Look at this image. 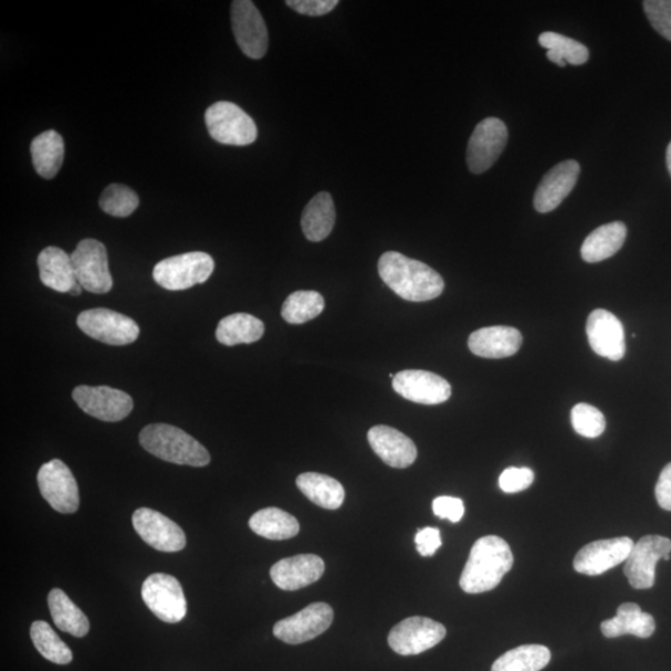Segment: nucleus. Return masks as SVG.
<instances>
[{
    "mask_svg": "<svg viewBox=\"0 0 671 671\" xmlns=\"http://www.w3.org/2000/svg\"><path fill=\"white\" fill-rule=\"evenodd\" d=\"M379 272L384 284L407 301H431L442 296L445 288L434 269L397 251H387L380 258Z\"/></svg>",
    "mask_w": 671,
    "mask_h": 671,
    "instance_id": "f257e3e1",
    "label": "nucleus"
},
{
    "mask_svg": "<svg viewBox=\"0 0 671 671\" xmlns=\"http://www.w3.org/2000/svg\"><path fill=\"white\" fill-rule=\"evenodd\" d=\"M513 565L509 543L494 534L479 539L471 548L469 560L460 577L461 590L479 594L497 589Z\"/></svg>",
    "mask_w": 671,
    "mask_h": 671,
    "instance_id": "f03ea898",
    "label": "nucleus"
},
{
    "mask_svg": "<svg viewBox=\"0 0 671 671\" xmlns=\"http://www.w3.org/2000/svg\"><path fill=\"white\" fill-rule=\"evenodd\" d=\"M140 443L147 452L168 463L194 468L211 463V455L198 440L170 424L144 427L140 433Z\"/></svg>",
    "mask_w": 671,
    "mask_h": 671,
    "instance_id": "7ed1b4c3",
    "label": "nucleus"
},
{
    "mask_svg": "<svg viewBox=\"0 0 671 671\" xmlns=\"http://www.w3.org/2000/svg\"><path fill=\"white\" fill-rule=\"evenodd\" d=\"M214 268L211 256L192 251L160 261L153 269V279L166 290L181 291L203 284L211 278Z\"/></svg>",
    "mask_w": 671,
    "mask_h": 671,
    "instance_id": "20e7f679",
    "label": "nucleus"
},
{
    "mask_svg": "<svg viewBox=\"0 0 671 671\" xmlns=\"http://www.w3.org/2000/svg\"><path fill=\"white\" fill-rule=\"evenodd\" d=\"M206 124L211 138L228 146H249L258 139V129L253 119L228 101H219L206 111Z\"/></svg>",
    "mask_w": 671,
    "mask_h": 671,
    "instance_id": "39448f33",
    "label": "nucleus"
},
{
    "mask_svg": "<svg viewBox=\"0 0 671 671\" xmlns=\"http://www.w3.org/2000/svg\"><path fill=\"white\" fill-rule=\"evenodd\" d=\"M142 600L149 610L164 623H180L187 614V601L182 585L170 574L153 573L147 577L142 585Z\"/></svg>",
    "mask_w": 671,
    "mask_h": 671,
    "instance_id": "423d86ee",
    "label": "nucleus"
},
{
    "mask_svg": "<svg viewBox=\"0 0 671 671\" xmlns=\"http://www.w3.org/2000/svg\"><path fill=\"white\" fill-rule=\"evenodd\" d=\"M78 327L89 338L110 345H128L140 336L139 324L134 320L109 309L81 312Z\"/></svg>",
    "mask_w": 671,
    "mask_h": 671,
    "instance_id": "0eeeda50",
    "label": "nucleus"
},
{
    "mask_svg": "<svg viewBox=\"0 0 671 671\" xmlns=\"http://www.w3.org/2000/svg\"><path fill=\"white\" fill-rule=\"evenodd\" d=\"M79 284L89 292L108 293L113 287L107 248L97 239H83L71 254Z\"/></svg>",
    "mask_w": 671,
    "mask_h": 671,
    "instance_id": "6e6552de",
    "label": "nucleus"
},
{
    "mask_svg": "<svg viewBox=\"0 0 671 671\" xmlns=\"http://www.w3.org/2000/svg\"><path fill=\"white\" fill-rule=\"evenodd\" d=\"M447 629L431 618L411 617L392 628L388 644L400 655H418L443 641Z\"/></svg>",
    "mask_w": 671,
    "mask_h": 671,
    "instance_id": "1a4fd4ad",
    "label": "nucleus"
},
{
    "mask_svg": "<svg viewBox=\"0 0 671 671\" xmlns=\"http://www.w3.org/2000/svg\"><path fill=\"white\" fill-rule=\"evenodd\" d=\"M38 487L41 497L49 505L61 513H73L79 510L80 495L76 477L66 463L52 459L40 468Z\"/></svg>",
    "mask_w": 671,
    "mask_h": 671,
    "instance_id": "9d476101",
    "label": "nucleus"
},
{
    "mask_svg": "<svg viewBox=\"0 0 671 671\" xmlns=\"http://www.w3.org/2000/svg\"><path fill=\"white\" fill-rule=\"evenodd\" d=\"M509 134L507 124L497 118L482 120L469 140L467 163L470 172L481 174L490 170L505 150Z\"/></svg>",
    "mask_w": 671,
    "mask_h": 671,
    "instance_id": "9b49d317",
    "label": "nucleus"
},
{
    "mask_svg": "<svg viewBox=\"0 0 671 671\" xmlns=\"http://www.w3.org/2000/svg\"><path fill=\"white\" fill-rule=\"evenodd\" d=\"M233 33L241 51L250 59L264 58L269 34L263 16L250 0H236L230 8Z\"/></svg>",
    "mask_w": 671,
    "mask_h": 671,
    "instance_id": "f8f14e48",
    "label": "nucleus"
},
{
    "mask_svg": "<svg viewBox=\"0 0 671 671\" xmlns=\"http://www.w3.org/2000/svg\"><path fill=\"white\" fill-rule=\"evenodd\" d=\"M73 401L87 414L103 422H120L132 412V398L108 385H79L72 392Z\"/></svg>",
    "mask_w": 671,
    "mask_h": 671,
    "instance_id": "ddd939ff",
    "label": "nucleus"
},
{
    "mask_svg": "<svg viewBox=\"0 0 671 671\" xmlns=\"http://www.w3.org/2000/svg\"><path fill=\"white\" fill-rule=\"evenodd\" d=\"M671 552V541L658 534H649L634 543L624 565V574L635 590L652 589L660 559Z\"/></svg>",
    "mask_w": 671,
    "mask_h": 671,
    "instance_id": "4468645a",
    "label": "nucleus"
},
{
    "mask_svg": "<svg viewBox=\"0 0 671 671\" xmlns=\"http://www.w3.org/2000/svg\"><path fill=\"white\" fill-rule=\"evenodd\" d=\"M333 622V611L328 603H312L297 614L279 621L272 632L288 644H301L312 641L327 632Z\"/></svg>",
    "mask_w": 671,
    "mask_h": 671,
    "instance_id": "2eb2a0df",
    "label": "nucleus"
},
{
    "mask_svg": "<svg viewBox=\"0 0 671 671\" xmlns=\"http://www.w3.org/2000/svg\"><path fill=\"white\" fill-rule=\"evenodd\" d=\"M132 523L139 537L154 550L178 552L186 548L183 530L159 511L149 508L136 510Z\"/></svg>",
    "mask_w": 671,
    "mask_h": 671,
    "instance_id": "dca6fc26",
    "label": "nucleus"
},
{
    "mask_svg": "<svg viewBox=\"0 0 671 671\" xmlns=\"http://www.w3.org/2000/svg\"><path fill=\"white\" fill-rule=\"evenodd\" d=\"M393 390L405 400L425 405L444 403L452 395V385L443 377L421 370L397 373Z\"/></svg>",
    "mask_w": 671,
    "mask_h": 671,
    "instance_id": "f3484780",
    "label": "nucleus"
},
{
    "mask_svg": "<svg viewBox=\"0 0 671 671\" xmlns=\"http://www.w3.org/2000/svg\"><path fill=\"white\" fill-rule=\"evenodd\" d=\"M633 547L629 538L594 541L575 554L573 568L581 574L600 575L625 562Z\"/></svg>",
    "mask_w": 671,
    "mask_h": 671,
    "instance_id": "a211bd4d",
    "label": "nucleus"
},
{
    "mask_svg": "<svg viewBox=\"0 0 671 671\" xmlns=\"http://www.w3.org/2000/svg\"><path fill=\"white\" fill-rule=\"evenodd\" d=\"M587 338L601 358L618 362L624 358L625 333L620 319L610 311L594 310L587 320Z\"/></svg>",
    "mask_w": 671,
    "mask_h": 671,
    "instance_id": "6ab92c4d",
    "label": "nucleus"
},
{
    "mask_svg": "<svg viewBox=\"0 0 671 671\" xmlns=\"http://www.w3.org/2000/svg\"><path fill=\"white\" fill-rule=\"evenodd\" d=\"M581 173V167L575 161H564L555 164L543 176L533 198V207L539 213H550L559 208L573 191Z\"/></svg>",
    "mask_w": 671,
    "mask_h": 671,
    "instance_id": "aec40b11",
    "label": "nucleus"
},
{
    "mask_svg": "<svg viewBox=\"0 0 671 671\" xmlns=\"http://www.w3.org/2000/svg\"><path fill=\"white\" fill-rule=\"evenodd\" d=\"M324 572V562L317 554H298L272 565V582L284 591H298L318 582Z\"/></svg>",
    "mask_w": 671,
    "mask_h": 671,
    "instance_id": "412c9836",
    "label": "nucleus"
},
{
    "mask_svg": "<svg viewBox=\"0 0 671 671\" xmlns=\"http://www.w3.org/2000/svg\"><path fill=\"white\" fill-rule=\"evenodd\" d=\"M373 452L387 465L405 469L414 464L418 450L411 438L388 425H375L367 434Z\"/></svg>",
    "mask_w": 671,
    "mask_h": 671,
    "instance_id": "4be33fe9",
    "label": "nucleus"
},
{
    "mask_svg": "<svg viewBox=\"0 0 671 671\" xmlns=\"http://www.w3.org/2000/svg\"><path fill=\"white\" fill-rule=\"evenodd\" d=\"M469 349L482 359H505L521 349L522 334L515 328L491 327L470 334Z\"/></svg>",
    "mask_w": 671,
    "mask_h": 671,
    "instance_id": "5701e85b",
    "label": "nucleus"
},
{
    "mask_svg": "<svg viewBox=\"0 0 671 671\" xmlns=\"http://www.w3.org/2000/svg\"><path fill=\"white\" fill-rule=\"evenodd\" d=\"M40 280L58 292H70L79 282L71 256L57 247H48L38 257Z\"/></svg>",
    "mask_w": 671,
    "mask_h": 671,
    "instance_id": "b1692460",
    "label": "nucleus"
},
{
    "mask_svg": "<svg viewBox=\"0 0 671 671\" xmlns=\"http://www.w3.org/2000/svg\"><path fill=\"white\" fill-rule=\"evenodd\" d=\"M655 628L653 615L644 613L635 603H623L618 608L617 615L601 625L602 633L607 638L632 634L645 639L653 635Z\"/></svg>",
    "mask_w": 671,
    "mask_h": 671,
    "instance_id": "393cba45",
    "label": "nucleus"
},
{
    "mask_svg": "<svg viewBox=\"0 0 671 671\" xmlns=\"http://www.w3.org/2000/svg\"><path fill=\"white\" fill-rule=\"evenodd\" d=\"M627 227L622 222H613L597 228L585 238L581 248V256L585 263H600L612 258L624 244Z\"/></svg>",
    "mask_w": 671,
    "mask_h": 671,
    "instance_id": "a878e982",
    "label": "nucleus"
},
{
    "mask_svg": "<svg viewBox=\"0 0 671 671\" xmlns=\"http://www.w3.org/2000/svg\"><path fill=\"white\" fill-rule=\"evenodd\" d=\"M31 160L36 171L46 180L54 178L64 162L66 143L61 134L54 130L37 136L30 146Z\"/></svg>",
    "mask_w": 671,
    "mask_h": 671,
    "instance_id": "bb28decb",
    "label": "nucleus"
},
{
    "mask_svg": "<svg viewBox=\"0 0 671 671\" xmlns=\"http://www.w3.org/2000/svg\"><path fill=\"white\" fill-rule=\"evenodd\" d=\"M336 209L330 193L321 192L314 196L301 218L303 234L314 243L327 239L334 227Z\"/></svg>",
    "mask_w": 671,
    "mask_h": 671,
    "instance_id": "cd10ccee",
    "label": "nucleus"
},
{
    "mask_svg": "<svg viewBox=\"0 0 671 671\" xmlns=\"http://www.w3.org/2000/svg\"><path fill=\"white\" fill-rule=\"evenodd\" d=\"M297 485L314 505L328 510H338L345 498L339 480L319 473H303L298 477Z\"/></svg>",
    "mask_w": 671,
    "mask_h": 671,
    "instance_id": "c85d7f7f",
    "label": "nucleus"
},
{
    "mask_svg": "<svg viewBox=\"0 0 671 671\" xmlns=\"http://www.w3.org/2000/svg\"><path fill=\"white\" fill-rule=\"evenodd\" d=\"M48 604L52 621L60 631L78 638L86 637L89 633L88 617L69 599L64 591L60 589L52 590L48 595Z\"/></svg>",
    "mask_w": 671,
    "mask_h": 671,
    "instance_id": "c756f323",
    "label": "nucleus"
},
{
    "mask_svg": "<svg viewBox=\"0 0 671 671\" xmlns=\"http://www.w3.org/2000/svg\"><path fill=\"white\" fill-rule=\"evenodd\" d=\"M266 324L249 313H233L220 320L216 338L226 345L254 343L263 338Z\"/></svg>",
    "mask_w": 671,
    "mask_h": 671,
    "instance_id": "7c9ffc66",
    "label": "nucleus"
},
{
    "mask_svg": "<svg viewBox=\"0 0 671 671\" xmlns=\"http://www.w3.org/2000/svg\"><path fill=\"white\" fill-rule=\"evenodd\" d=\"M249 527L259 537L277 541L296 538L300 531L299 521L278 508L259 510L250 518Z\"/></svg>",
    "mask_w": 671,
    "mask_h": 671,
    "instance_id": "2f4dec72",
    "label": "nucleus"
},
{
    "mask_svg": "<svg viewBox=\"0 0 671 671\" xmlns=\"http://www.w3.org/2000/svg\"><path fill=\"white\" fill-rule=\"evenodd\" d=\"M551 660L550 649L539 644L521 645L502 654L491 671H540Z\"/></svg>",
    "mask_w": 671,
    "mask_h": 671,
    "instance_id": "473e14b6",
    "label": "nucleus"
},
{
    "mask_svg": "<svg viewBox=\"0 0 671 671\" xmlns=\"http://www.w3.org/2000/svg\"><path fill=\"white\" fill-rule=\"evenodd\" d=\"M539 43L542 48L549 50V60L561 68L565 67V62H570L572 66H583L590 59V50L580 41L553 33V31L542 33Z\"/></svg>",
    "mask_w": 671,
    "mask_h": 671,
    "instance_id": "72a5a7b5",
    "label": "nucleus"
},
{
    "mask_svg": "<svg viewBox=\"0 0 671 671\" xmlns=\"http://www.w3.org/2000/svg\"><path fill=\"white\" fill-rule=\"evenodd\" d=\"M30 638L38 652L49 662L58 665H67L72 662L71 649L61 641L54 629L47 622L37 621L31 624Z\"/></svg>",
    "mask_w": 671,
    "mask_h": 671,
    "instance_id": "f704fd0d",
    "label": "nucleus"
},
{
    "mask_svg": "<svg viewBox=\"0 0 671 671\" xmlns=\"http://www.w3.org/2000/svg\"><path fill=\"white\" fill-rule=\"evenodd\" d=\"M324 310V299L317 291H297L286 300L281 317L288 323L301 324L317 319Z\"/></svg>",
    "mask_w": 671,
    "mask_h": 671,
    "instance_id": "c9c22d12",
    "label": "nucleus"
},
{
    "mask_svg": "<svg viewBox=\"0 0 671 671\" xmlns=\"http://www.w3.org/2000/svg\"><path fill=\"white\" fill-rule=\"evenodd\" d=\"M99 203L104 213L126 218L139 208L140 199L131 188L113 183L102 192Z\"/></svg>",
    "mask_w": 671,
    "mask_h": 671,
    "instance_id": "e433bc0d",
    "label": "nucleus"
},
{
    "mask_svg": "<svg viewBox=\"0 0 671 671\" xmlns=\"http://www.w3.org/2000/svg\"><path fill=\"white\" fill-rule=\"evenodd\" d=\"M571 423L577 433L585 438H599L605 431V418L599 408L580 403L572 408Z\"/></svg>",
    "mask_w": 671,
    "mask_h": 671,
    "instance_id": "4c0bfd02",
    "label": "nucleus"
},
{
    "mask_svg": "<svg viewBox=\"0 0 671 671\" xmlns=\"http://www.w3.org/2000/svg\"><path fill=\"white\" fill-rule=\"evenodd\" d=\"M643 7L650 24L671 41V0H647Z\"/></svg>",
    "mask_w": 671,
    "mask_h": 671,
    "instance_id": "58836bf2",
    "label": "nucleus"
},
{
    "mask_svg": "<svg viewBox=\"0 0 671 671\" xmlns=\"http://www.w3.org/2000/svg\"><path fill=\"white\" fill-rule=\"evenodd\" d=\"M533 480L534 473L531 469L512 467L502 471L499 485L507 494H517V492L529 489Z\"/></svg>",
    "mask_w": 671,
    "mask_h": 671,
    "instance_id": "ea45409f",
    "label": "nucleus"
},
{
    "mask_svg": "<svg viewBox=\"0 0 671 671\" xmlns=\"http://www.w3.org/2000/svg\"><path fill=\"white\" fill-rule=\"evenodd\" d=\"M287 6L308 17L327 16L339 6V0H288Z\"/></svg>",
    "mask_w": 671,
    "mask_h": 671,
    "instance_id": "a19ab883",
    "label": "nucleus"
},
{
    "mask_svg": "<svg viewBox=\"0 0 671 671\" xmlns=\"http://www.w3.org/2000/svg\"><path fill=\"white\" fill-rule=\"evenodd\" d=\"M433 511L440 519L457 523L463 519L465 507L463 500L453 497H439L433 501Z\"/></svg>",
    "mask_w": 671,
    "mask_h": 671,
    "instance_id": "79ce46f5",
    "label": "nucleus"
},
{
    "mask_svg": "<svg viewBox=\"0 0 671 671\" xmlns=\"http://www.w3.org/2000/svg\"><path fill=\"white\" fill-rule=\"evenodd\" d=\"M417 551L429 558L433 555L440 547H442V538H440V531L435 528H424L418 530L415 534Z\"/></svg>",
    "mask_w": 671,
    "mask_h": 671,
    "instance_id": "37998d69",
    "label": "nucleus"
},
{
    "mask_svg": "<svg viewBox=\"0 0 671 671\" xmlns=\"http://www.w3.org/2000/svg\"><path fill=\"white\" fill-rule=\"evenodd\" d=\"M655 497L660 508L671 511V463L663 469L659 477Z\"/></svg>",
    "mask_w": 671,
    "mask_h": 671,
    "instance_id": "c03bdc74",
    "label": "nucleus"
},
{
    "mask_svg": "<svg viewBox=\"0 0 671 671\" xmlns=\"http://www.w3.org/2000/svg\"><path fill=\"white\" fill-rule=\"evenodd\" d=\"M667 164H668V170L669 173L671 176V142L668 146V151H667Z\"/></svg>",
    "mask_w": 671,
    "mask_h": 671,
    "instance_id": "a18cd8bd",
    "label": "nucleus"
},
{
    "mask_svg": "<svg viewBox=\"0 0 671 671\" xmlns=\"http://www.w3.org/2000/svg\"><path fill=\"white\" fill-rule=\"evenodd\" d=\"M82 291V287L80 284H78L76 288H73L69 293L72 297H79L80 293Z\"/></svg>",
    "mask_w": 671,
    "mask_h": 671,
    "instance_id": "49530a36",
    "label": "nucleus"
}]
</instances>
